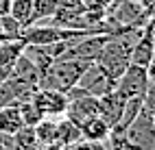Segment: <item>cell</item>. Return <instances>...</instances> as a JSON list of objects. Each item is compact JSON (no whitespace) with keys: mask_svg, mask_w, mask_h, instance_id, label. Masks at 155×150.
Wrapping results in <instances>:
<instances>
[{"mask_svg":"<svg viewBox=\"0 0 155 150\" xmlns=\"http://www.w3.org/2000/svg\"><path fill=\"white\" fill-rule=\"evenodd\" d=\"M142 107L147 109L149 113H155V85L153 83H149L147 92H144V96H142Z\"/></svg>","mask_w":155,"mask_h":150,"instance_id":"cell-19","label":"cell"},{"mask_svg":"<svg viewBox=\"0 0 155 150\" xmlns=\"http://www.w3.org/2000/svg\"><path fill=\"white\" fill-rule=\"evenodd\" d=\"M22 126H24V122H22V117H20L18 105L0 107V133L2 135H13Z\"/></svg>","mask_w":155,"mask_h":150,"instance_id":"cell-10","label":"cell"},{"mask_svg":"<svg viewBox=\"0 0 155 150\" xmlns=\"http://www.w3.org/2000/svg\"><path fill=\"white\" fill-rule=\"evenodd\" d=\"M122 107H125V98H120L116 94V89L98 96V117H103L109 124V128H114L120 120Z\"/></svg>","mask_w":155,"mask_h":150,"instance_id":"cell-8","label":"cell"},{"mask_svg":"<svg viewBox=\"0 0 155 150\" xmlns=\"http://www.w3.org/2000/svg\"><path fill=\"white\" fill-rule=\"evenodd\" d=\"M81 139L83 137H81V128L79 126H74L66 115L57 117V144H61L66 148V146H72V144L81 142Z\"/></svg>","mask_w":155,"mask_h":150,"instance_id":"cell-12","label":"cell"},{"mask_svg":"<svg viewBox=\"0 0 155 150\" xmlns=\"http://www.w3.org/2000/svg\"><path fill=\"white\" fill-rule=\"evenodd\" d=\"M37 109L44 113V117H61L68 107V96L57 89H37L31 96Z\"/></svg>","mask_w":155,"mask_h":150,"instance_id":"cell-5","label":"cell"},{"mask_svg":"<svg viewBox=\"0 0 155 150\" xmlns=\"http://www.w3.org/2000/svg\"><path fill=\"white\" fill-rule=\"evenodd\" d=\"M153 55H155V48H153V42H151V26H149V22H144L136 44L131 48V63L149 67L151 61H153Z\"/></svg>","mask_w":155,"mask_h":150,"instance_id":"cell-7","label":"cell"},{"mask_svg":"<svg viewBox=\"0 0 155 150\" xmlns=\"http://www.w3.org/2000/svg\"><path fill=\"white\" fill-rule=\"evenodd\" d=\"M151 115H153V124H155V113H151Z\"/></svg>","mask_w":155,"mask_h":150,"instance_id":"cell-24","label":"cell"},{"mask_svg":"<svg viewBox=\"0 0 155 150\" xmlns=\"http://www.w3.org/2000/svg\"><path fill=\"white\" fill-rule=\"evenodd\" d=\"M147 87H149L147 67L129 63V67L116 78V87H114V89H116V94L120 98H125V100H133V98L142 100Z\"/></svg>","mask_w":155,"mask_h":150,"instance_id":"cell-3","label":"cell"},{"mask_svg":"<svg viewBox=\"0 0 155 150\" xmlns=\"http://www.w3.org/2000/svg\"><path fill=\"white\" fill-rule=\"evenodd\" d=\"M0 39H5V37H2V28H0Z\"/></svg>","mask_w":155,"mask_h":150,"instance_id":"cell-23","label":"cell"},{"mask_svg":"<svg viewBox=\"0 0 155 150\" xmlns=\"http://www.w3.org/2000/svg\"><path fill=\"white\" fill-rule=\"evenodd\" d=\"M90 65V61H79V59H59L42 74L39 89H57L68 94Z\"/></svg>","mask_w":155,"mask_h":150,"instance_id":"cell-1","label":"cell"},{"mask_svg":"<svg viewBox=\"0 0 155 150\" xmlns=\"http://www.w3.org/2000/svg\"><path fill=\"white\" fill-rule=\"evenodd\" d=\"M39 148H42V144L37 142L33 126H22L20 131L13 133V150H39Z\"/></svg>","mask_w":155,"mask_h":150,"instance_id":"cell-14","label":"cell"},{"mask_svg":"<svg viewBox=\"0 0 155 150\" xmlns=\"http://www.w3.org/2000/svg\"><path fill=\"white\" fill-rule=\"evenodd\" d=\"M79 128H81V137H83L85 142H94V144H105L109 133H111L109 124L103 117H98V115L85 120Z\"/></svg>","mask_w":155,"mask_h":150,"instance_id":"cell-9","label":"cell"},{"mask_svg":"<svg viewBox=\"0 0 155 150\" xmlns=\"http://www.w3.org/2000/svg\"><path fill=\"white\" fill-rule=\"evenodd\" d=\"M33 128H35L37 142L42 146L57 144V117H44L42 122H37Z\"/></svg>","mask_w":155,"mask_h":150,"instance_id":"cell-15","label":"cell"},{"mask_svg":"<svg viewBox=\"0 0 155 150\" xmlns=\"http://www.w3.org/2000/svg\"><path fill=\"white\" fill-rule=\"evenodd\" d=\"M22 39H0V70H9L24 50Z\"/></svg>","mask_w":155,"mask_h":150,"instance_id":"cell-11","label":"cell"},{"mask_svg":"<svg viewBox=\"0 0 155 150\" xmlns=\"http://www.w3.org/2000/svg\"><path fill=\"white\" fill-rule=\"evenodd\" d=\"M39 150H64V146L61 144H48V146H42Z\"/></svg>","mask_w":155,"mask_h":150,"instance_id":"cell-21","label":"cell"},{"mask_svg":"<svg viewBox=\"0 0 155 150\" xmlns=\"http://www.w3.org/2000/svg\"><path fill=\"white\" fill-rule=\"evenodd\" d=\"M9 15H11L22 28L31 26L33 24V0H11Z\"/></svg>","mask_w":155,"mask_h":150,"instance_id":"cell-13","label":"cell"},{"mask_svg":"<svg viewBox=\"0 0 155 150\" xmlns=\"http://www.w3.org/2000/svg\"><path fill=\"white\" fill-rule=\"evenodd\" d=\"M18 109H20V117H22L24 126H35L37 122H42V120H44V113L37 109V105L33 102V98L22 100V102L18 105Z\"/></svg>","mask_w":155,"mask_h":150,"instance_id":"cell-16","label":"cell"},{"mask_svg":"<svg viewBox=\"0 0 155 150\" xmlns=\"http://www.w3.org/2000/svg\"><path fill=\"white\" fill-rule=\"evenodd\" d=\"M0 28H2V37L5 39H20L22 37V31L24 28L20 26L11 15H0Z\"/></svg>","mask_w":155,"mask_h":150,"instance_id":"cell-18","label":"cell"},{"mask_svg":"<svg viewBox=\"0 0 155 150\" xmlns=\"http://www.w3.org/2000/svg\"><path fill=\"white\" fill-rule=\"evenodd\" d=\"M125 137L131 146H136L138 150H153L155 148V124H153V115L142 107V111L138 117L125 128Z\"/></svg>","mask_w":155,"mask_h":150,"instance_id":"cell-4","label":"cell"},{"mask_svg":"<svg viewBox=\"0 0 155 150\" xmlns=\"http://www.w3.org/2000/svg\"><path fill=\"white\" fill-rule=\"evenodd\" d=\"M59 7V0H33V24L50 20Z\"/></svg>","mask_w":155,"mask_h":150,"instance_id":"cell-17","label":"cell"},{"mask_svg":"<svg viewBox=\"0 0 155 150\" xmlns=\"http://www.w3.org/2000/svg\"><path fill=\"white\" fill-rule=\"evenodd\" d=\"M116 87V81H111V78L103 72V70H98L94 63H92L83 74H81V78L77 81V85L70 89V92L66 96H103L111 92V89Z\"/></svg>","mask_w":155,"mask_h":150,"instance_id":"cell-2","label":"cell"},{"mask_svg":"<svg viewBox=\"0 0 155 150\" xmlns=\"http://www.w3.org/2000/svg\"><path fill=\"white\" fill-rule=\"evenodd\" d=\"M64 115L74 126H81L85 120L98 115V98L96 96H68V107Z\"/></svg>","mask_w":155,"mask_h":150,"instance_id":"cell-6","label":"cell"},{"mask_svg":"<svg viewBox=\"0 0 155 150\" xmlns=\"http://www.w3.org/2000/svg\"><path fill=\"white\" fill-rule=\"evenodd\" d=\"M0 150H9V148H5V146H2V144H0Z\"/></svg>","mask_w":155,"mask_h":150,"instance_id":"cell-22","label":"cell"},{"mask_svg":"<svg viewBox=\"0 0 155 150\" xmlns=\"http://www.w3.org/2000/svg\"><path fill=\"white\" fill-rule=\"evenodd\" d=\"M11 9V0H0V15H7Z\"/></svg>","mask_w":155,"mask_h":150,"instance_id":"cell-20","label":"cell"}]
</instances>
